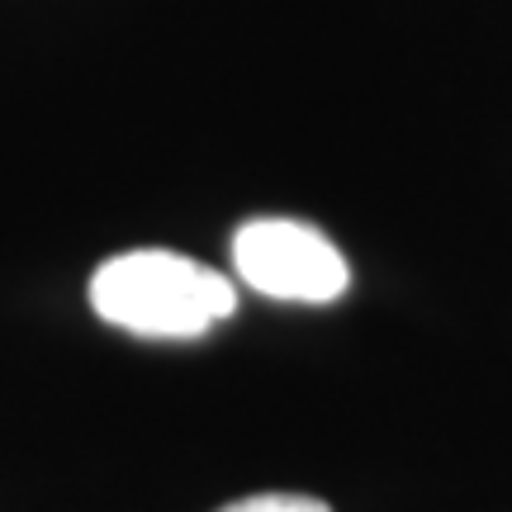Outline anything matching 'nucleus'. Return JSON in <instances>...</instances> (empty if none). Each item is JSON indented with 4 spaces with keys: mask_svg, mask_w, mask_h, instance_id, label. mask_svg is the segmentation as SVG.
<instances>
[{
    "mask_svg": "<svg viewBox=\"0 0 512 512\" xmlns=\"http://www.w3.org/2000/svg\"><path fill=\"white\" fill-rule=\"evenodd\" d=\"M91 309L133 337H200L238 309V294L214 266L181 252L138 247L110 256L91 275Z\"/></svg>",
    "mask_w": 512,
    "mask_h": 512,
    "instance_id": "1",
    "label": "nucleus"
},
{
    "mask_svg": "<svg viewBox=\"0 0 512 512\" xmlns=\"http://www.w3.org/2000/svg\"><path fill=\"white\" fill-rule=\"evenodd\" d=\"M219 512H332V508L323 498H309V494H252Z\"/></svg>",
    "mask_w": 512,
    "mask_h": 512,
    "instance_id": "3",
    "label": "nucleus"
},
{
    "mask_svg": "<svg viewBox=\"0 0 512 512\" xmlns=\"http://www.w3.org/2000/svg\"><path fill=\"white\" fill-rule=\"evenodd\" d=\"M233 266L266 299L332 304L347 290V261L328 233L299 219H252L233 233Z\"/></svg>",
    "mask_w": 512,
    "mask_h": 512,
    "instance_id": "2",
    "label": "nucleus"
}]
</instances>
